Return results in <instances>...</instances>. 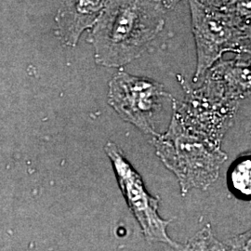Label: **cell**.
Returning <instances> with one entry per match:
<instances>
[{"label":"cell","mask_w":251,"mask_h":251,"mask_svg":"<svg viewBox=\"0 0 251 251\" xmlns=\"http://www.w3.org/2000/svg\"><path fill=\"white\" fill-rule=\"evenodd\" d=\"M108 103L123 120L154 137L155 117L171 95L164 86L148 77L120 71L109 81Z\"/></svg>","instance_id":"cell-4"},{"label":"cell","mask_w":251,"mask_h":251,"mask_svg":"<svg viewBox=\"0 0 251 251\" xmlns=\"http://www.w3.org/2000/svg\"><path fill=\"white\" fill-rule=\"evenodd\" d=\"M206 6L216 9H225L232 5L235 0H198Z\"/></svg>","instance_id":"cell-9"},{"label":"cell","mask_w":251,"mask_h":251,"mask_svg":"<svg viewBox=\"0 0 251 251\" xmlns=\"http://www.w3.org/2000/svg\"><path fill=\"white\" fill-rule=\"evenodd\" d=\"M230 179L233 190L244 197L251 194V163L250 157L237 162L231 171Z\"/></svg>","instance_id":"cell-7"},{"label":"cell","mask_w":251,"mask_h":251,"mask_svg":"<svg viewBox=\"0 0 251 251\" xmlns=\"http://www.w3.org/2000/svg\"><path fill=\"white\" fill-rule=\"evenodd\" d=\"M167 10L160 0H109L90 28L96 63L118 68L139 58L163 30Z\"/></svg>","instance_id":"cell-1"},{"label":"cell","mask_w":251,"mask_h":251,"mask_svg":"<svg viewBox=\"0 0 251 251\" xmlns=\"http://www.w3.org/2000/svg\"><path fill=\"white\" fill-rule=\"evenodd\" d=\"M109 0H63L57 12L56 33L63 45L75 47L81 35L99 18Z\"/></svg>","instance_id":"cell-6"},{"label":"cell","mask_w":251,"mask_h":251,"mask_svg":"<svg viewBox=\"0 0 251 251\" xmlns=\"http://www.w3.org/2000/svg\"><path fill=\"white\" fill-rule=\"evenodd\" d=\"M105 153L113 165L127 206L141 226L146 240L165 243L175 250H180L182 246L174 242L168 234V227L173 220H164L158 214L159 198L148 194L141 176L127 161L122 150L115 143L108 142Z\"/></svg>","instance_id":"cell-5"},{"label":"cell","mask_w":251,"mask_h":251,"mask_svg":"<svg viewBox=\"0 0 251 251\" xmlns=\"http://www.w3.org/2000/svg\"><path fill=\"white\" fill-rule=\"evenodd\" d=\"M197 48L198 81L228 51L251 53V24L228 9H216L198 0H188Z\"/></svg>","instance_id":"cell-3"},{"label":"cell","mask_w":251,"mask_h":251,"mask_svg":"<svg viewBox=\"0 0 251 251\" xmlns=\"http://www.w3.org/2000/svg\"><path fill=\"white\" fill-rule=\"evenodd\" d=\"M188 250H219V251H225V245L221 244L219 241H217L215 238L213 237V234L211 231L208 229H204L202 232L199 233L190 241L188 246Z\"/></svg>","instance_id":"cell-8"},{"label":"cell","mask_w":251,"mask_h":251,"mask_svg":"<svg viewBox=\"0 0 251 251\" xmlns=\"http://www.w3.org/2000/svg\"><path fill=\"white\" fill-rule=\"evenodd\" d=\"M167 9H174L181 0H160Z\"/></svg>","instance_id":"cell-10"},{"label":"cell","mask_w":251,"mask_h":251,"mask_svg":"<svg viewBox=\"0 0 251 251\" xmlns=\"http://www.w3.org/2000/svg\"><path fill=\"white\" fill-rule=\"evenodd\" d=\"M152 138L157 155L179 179L183 196L214 183L227 159L220 143L187 125L175 110L168 131Z\"/></svg>","instance_id":"cell-2"}]
</instances>
